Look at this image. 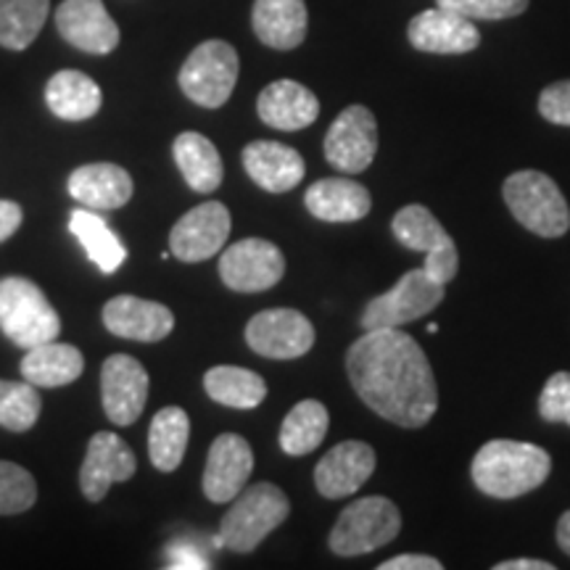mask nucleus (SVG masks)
I'll return each instance as SVG.
<instances>
[{"instance_id":"obj_20","label":"nucleus","mask_w":570,"mask_h":570,"mask_svg":"<svg viewBox=\"0 0 570 570\" xmlns=\"http://www.w3.org/2000/svg\"><path fill=\"white\" fill-rule=\"evenodd\" d=\"M104 325L109 333L140 344H156L173 333L175 315L169 306L138 296H114L104 306Z\"/></svg>"},{"instance_id":"obj_28","label":"nucleus","mask_w":570,"mask_h":570,"mask_svg":"<svg viewBox=\"0 0 570 570\" xmlns=\"http://www.w3.org/2000/svg\"><path fill=\"white\" fill-rule=\"evenodd\" d=\"M175 164L196 194H214L223 185L225 167L217 146L202 132H180L173 142Z\"/></svg>"},{"instance_id":"obj_13","label":"nucleus","mask_w":570,"mask_h":570,"mask_svg":"<svg viewBox=\"0 0 570 570\" xmlns=\"http://www.w3.org/2000/svg\"><path fill=\"white\" fill-rule=\"evenodd\" d=\"M377 154V122L367 106H348L325 135V159L344 175H360Z\"/></svg>"},{"instance_id":"obj_1","label":"nucleus","mask_w":570,"mask_h":570,"mask_svg":"<svg viewBox=\"0 0 570 570\" xmlns=\"http://www.w3.org/2000/svg\"><path fill=\"white\" fill-rule=\"evenodd\" d=\"M346 373L356 396L389 423L423 428L436 415L439 386L431 362L399 327L365 331L348 346Z\"/></svg>"},{"instance_id":"obj_43","label":"nucleus","mask_w":570,"mask_h":570,"mask_svg":"<svg viewBox=\"0 0 570 570\" xmlns=\"http://www.w3.org/2000/svg\"><path fill=\"white\" fill-rule=\"evenodd\" d=\"M558 544H560V550L570 558V510L562 512L558 520Z\"/></svg>"},{"instance_id":"obj_12","label":"nucleus","mask_w":570,"mask_h":570,"mask_svg":"<svg viewBox=\"0 0 570 570\" xmlns=\"http://www.w3.org/2000/svg\"><path fill=\"white\" fill-rule=\"evenodd\" d=\"M246 344L267 360H298L315 346V325L296 309H265L248 320Z\"/></svg>"},{"instance_id":"obj_38","label":"nucleus","mask_w":570,"mask_h":570,"mask_svg":"<svg viewBox=\"0 0 570 570\" xmlns=\"http://www.w3.org/2000/svg\"><path fill=\"white\" fill-rule=\"evenodd\" d=\"M539 114L547 122L570 127V80L554 82L541 90Z\"/></svg>"},{"instance_id":"obj_34","label":"nucleus","mask_w":570,"mask_h":570,"mask_svg":"<svg viewBox=\"0 0 570 570\" xmlns=\"http://www.w3.org/2000/svg\"><path fill=\"white\" fill-rule=\"evenodd\" d=\"M42 399L30 381H0V425L11 433H24L38 423Z\"/></svg>"},{"instance_id":"obj_9","label":"nucleus","mask_w":570,"mask_h":570,"mask_svg":"<svg viewBox=\"0 0 570 570\" xmlns=\"http://www.w3.org/2000/svg\"><path fill=\"white\" fill-rule=\"evenodd\" d=\"M238 53L230 42L206 40L188 56L180 69V90L204 109H219L238 82Z\"/></svg>"},{"instance_id":"obj_31","label":"nucleus","mask_w":570,"mask_h":570,"mask_svg":"<svg viewBox=\"0 0 570 570\" xmlns=\"http://www.w3.org/2000/svg\"><path fill=\"white\" fill-rule=\"evenodd\" d=\"M327 428H331V415L327 407L317 399H304L294 410L288 412L281 425V449L291 458H304L312 454L325 441Z\"/></svg>"},{"instance_id":"obj_17","label":"nucleus","mask_w":570,"mask_h":570,"mask_svg":"<svg viewBox=\"0 0 570 570\" xmlns=\"http://www.w3.org/2000/svg\"><path fill=\"white\" fill-rule=\"evenodd\" d=\"M56 27L69 46L85 53L106 56L119 46V27L104 0H63L56 11Z\"/></svg>"},{"instance_id":"obj_35","label":"nucleus","mask_w":570,"mask_h":570,"mask_svg":"<svg viewBox=\"0 0 570 570\" xmlns=\"http://www.w3.org/2000/svg\"><path fill=\"white\" fill-rule=\"evenodd\" d=\"M38 502V483L27 468L0 460V515H19Z\"/></svg>"},{"instance_id":"obj_42","label":"nucleus","mask_w":570,"mask_h":570,"mask_svg":"<svg viewBox=\"0 0 570 570\" xmlns=\"http://www.w3.org/2000/svg\"><path fill=\"white\" fill-rule=\"evenodd\" d=\"M494 570H554V566H552V562H547V560L518 558V560H504V562H497Z\"/></svg>"},{"instance_id":"obj_40","label":"nucleus","mask_w":570,"mask_h":570,"mask_svg":"<svg viewBox=\"0 0 570 570\" xmlns=\"http://www.w3.org/2000/svg\"><path fill=\"white\" fill-rule=\"evenodd\" d=\"M169 560H173V562H169V568H173V570H185V568L204 570V568H209V562L204 560V554L194 550V547L185 544V541H177V544L169 547Z\"/></svg>"},{"instance_id":"obj_24","label":"nucleus","mask_w":570,"mask_h":570,"mask_svg":"<svg viewBox=\"0 0 570 570\" xmlns=\"http://www.w3.org/2000/svg\"><path fill=\"white\" fill-rule=\"evenodd\" d=\"M306 209L323 223H360L373 209V196L362 183L346 177H323L309 185L304 196Z\"/></svg>"},{"instance_id":"obj_14","label":"nucleus","mask_w":570,"mask_h":570,"mask_svg":"<svg viewBox=\"0 0 570 570\" xmlns=\"http://www.w3.org/2000/svg\"><path fill=\"white\" fill-rule=\"evenodd\" d=\"M148 373L130 354H111L101 367V404L114 425H132L146 410Z\"/></svg>"},{"instance_id":"obj_6","label":"nucleus","mask_w":570,"mask_h":570,"mask_svg":"<svg viewBox=\"0 0 570 570\" xmlns=\"http://www.w3.org/2000/svg\"><path fill=\"white\" fill-rule=\"evenodd\" d=\"M402 531V512L386 497H362L341 512L333 525L331 550L338 558H360L391 544Z\"/></svg>"},{"instance_id":"obj_39","label":"nucleus","mask_w":570,"mask_h":570,"mask_svg":"<svg viewBox=\"0 0 570 570\" xmlns=\"http://www.w3.org/2000/svg\"><path fill=\"white\" fill-rule=\"evenodd\" d=\"M377 570H441V560L431 554H396V558L381 562Z\"/></svg>"},{"instance_id":"obj_25","label":"nucleus","mask_w":570,"mask_h":570,"mask_svg":"<svg viewBox=\"0 0 570 570\" xmlns=\"http://www.w3.org/2000/svg\"><path fill=\"white\" fill-rule=\"evenodd\" d=\"M256 38L275 51H294L306 38L309 13L304 0H256L252 11Z\"/></svg>"},{"instance_id":"obj_3","label":"nucleus","mask_w":570,"mask_h":570,"mask_svg":"<svg viewBox=\"0 0 570 570\" xmlns=\"http://www.w3.org/2000/svg\"><path fill=\"white\" fill-rule=\"evenodd\" d=\"M291 515V502L285 491L275 483H254L233 499L230 510L219 523L214 544L248 554Z\"/></svg>"},{"instance_id":"obj_23","label":"nucleus","mask_w":570,"mask_h":570,"mask_svg":"<svg viewBox=\"0 0 570 570\" xmlns=\"http://www.w3.org/2000/svg\"><path fill=\"white\" fill-rule=\"evenodd\" d=\"M69 196L80 202L85 209L109 212L119 209L132 198V177L125 167L111 161L85 164L69 175Z\"/></svg>"},{"instance_id":"obj_15","label":"nucleus","mask_w":570,"mask_h":570,"mask_svg":"<svg viewBox=\"0 0 570 570\" xmlns=\"http://www.w3.org/2000/svg\"><path fill=\"white\" fill-rule=\"evenodd\" d=\"M254 473L252 444L238 433H219L214 439L204 468V494L214 504L233 502Z\"/></svg>"},{"instance_id":"obj_26","label":"nucleus","mask_w":570,"mask_h":570,"mask_svg":"<svg viewBox=\"0 0 570 570\" xmlns=\"http://www.w3.org/2000/svg\"><path fill=\"white\" fill-rule=\"evenodd\" d=\"M46 104L59 119L67 122H85V119L96 117L104 104V92L92 77L82 71L63 69L46 85Z\"/></svg>"},{"instance_id":"obj_33","label":"nucleus","mask_w":570,"mask_h":570,"mask_svg":"<svg viewBox=\"0 0 570 570\" xmlns=\"http://www.w3.org/2000/svg\"><path fill=\"white\" fill-rule=\"evenodd\" d=\"M51 0H0V46L24 51L46 24Z\"/></svg>"},{"instance_id":"obj_19","label":"nucleus","mask_w":570,"mask_h":570,"mask_svg":"<svg viewBox=\"0 0 570 570\" xmlns=\"http://www.w3.org/2000/svg\"><path fill=\"white\" fill-rule=\"evenodd\" d=\"M375 449L365 441H341L317 462L315 487L325 499L352 497L375 473Z\"/></svg>"},{"instance_id":"obj_41","label":"nucleus","mask_w":570,"mask_h":570,"mask_svg":"<svg viewBox=\"0 0 570 570\" xmlns=\"http://www.w3.org/2000/svg\"><path fill=\"white\" fill-rule=\"evenodd\" d=\"M21 219H24L21 206L17 202H9V198H0V244L19 230Z\"/></svg>"},{"instance_id":"obj_7","label":"nucleus","mask_w":570,"mask_h":570,"mask_svg":"<svg viewBox=\"0 0 570 570\" xmlns=\"http://www.w3.org/2000/svg\"><path fill=\"white\" fill-rule=\"evenodd\" d=\"M391 230H394L399 244L412 248V252L425 254L423 269L431 281H436L441 285L454 281V275H458L460 269L458 246H454L452 235L444 230V225L433 217V212L428 209V206H402V209L394 214Z\"/></svg>"},{"instance_id":"obj_30","label":"nucleus","mask_w":570,"mask_h":570,"mask_svg":"<svg viewBox=\"0 0 570 570\" xmlns=\"http://www.w3.org/2000/svg\"><path fill=\"white\" fill-rule=\"evenodd\" d=\"M190 439V417L183 407H164L148 428V458L161 473L180 468Z\"/></svg>"},{"instance_id":"obj_5","label":"nucleus","mask_w":570,"mask_h":570,"mask_svg":"<svg viewBox=\"0 0 570 570\" xmlns=\"http://www.w3.org/2000/svg\"><path fill=\"white\" fill-rule=\"evenodd\" d=\"M0 327L17 346L32 348L59 338L61 317L40 285L13 275L0 281Z\"/></svg>"},{"instance_id":"obj_22","label":"nucleus","mask_w":570,"mask_h":570,"mask_svg":"<svg viewBox=\"0 0 570 570\" xmlns=\"http://www.w3.org/2000/svg\"><path fill=\"white\" fill-rule=\"evenodd\" d=\"M256 111H259L262 122L273 130L296 132L317 122L320 101L302 82L277 80L259 92Z\"/></svg>"},{"instance_id":"obj_37","label":"nucleus","mask_w":570,"mask_h":570,"mask_svg":"<svg viewBox=\"0 0 570 570\" xmlns=\"http://www.w3.org/2000/svg\"><path fill=\"white\" fill-rule=\"evenodd\" d=\"M539 415L547 423L570 425V373L560 370L544 383V391L539 396Z\"/></svg>"},{"instance_id":"obj_16","label":"nucleus","mask_w":570,"mask_h":570,"mask_svg":"<svg viewBox=\"0 0 570 570\" xmlns=\"http://www.w3.org/2000/svg\"><path fill=\"white\" fill-rule=\"evenodd\" d=\"M135 470H138V460H135L132 449L125 444V439L109 431L96 433L80 468L82 497H88L90 502H101L114 483L130 481Z\"/></svg>"},{"instance_id":"obj_27","label":"nucleus","mask_w":570,"mask_h":570,"mask_svg":"<svg viewBox=\"0 0 570 570\" xmlns=\"http://www.w3.org/2000/svg\"><path fill=\"white\" fill-rule=\"evenodd\" d=\"M85 370V356L77 346L48 341L32 346L21 360V375L38 389H59L75 383Z\"/></svg>"},{"instance_id":"obj_11","label":"nucleus","mask_w":570,"mask_h":570,"mask_svg":"<svg viewBox=\"0 0 570 570\" xmlns=\"http://www.w3.org/2000/svg\"><path fill=\"white\" fill-rule=\"evenodd\" d=\"M233 230L230 212L225 204L206 202L198 204L196 209L183 214L177 219L173 233H169V254L185 265L212 259L214 254L223 252Z\"/></svg>"},{"instance_id":"obj_21","label":"nucleus","mask_w":570,"mask_h":570,"mask_svg":"<svg viewBox=\"0 0 570 570\" xmlns=\"http://www.w3.org/2000/svg\"><path fill=\"white\" fill-rule=\"evenodd\" d=\"M244 167L267 194H288L304 180V159L296 148L277 140H254L244 148Z\"/></svg>"},{"instance_id":"obj_8","label":"nucleus","mask_w":570,"mask_h":570,"mask_svg":"<svg viewBox=\"0 0 570 570\" xmlns=\"http://www.w3.org/2000/svg\"><path fill=\"white\" fill-rule=\"evenodd\" d=\"M446 285L431 281L423 267L410 269L399 277L394 288L386 294L370 298L362 312V327L365 331H381V327H402L415 320L431 315L444 302Z\"/></svg>"},{"instance_id":"obj_18","label":"nucleus","mask_w":570,"mask_h":570,"mask_svg":"<svg viewBox=\"0 0 570 570\" xmlns=\"http://www.w3.org/2000/svg\"><path fill=\"white\" fill-rule=\"evenodd\" d=\"M410 46L423 53L439 56H460L470 53L481 46V32L473 21L460 17L449 9H428L420 11L407 27Z\"/></svg>"},{"instance_id":"obj_36","label":"nucleus","mask_w":570,"mask_h":570,"mask_svg":"<svg viewBox=\"0 0 570 570\" xmlns=\"http://www.w3.org/2000/svg\"><path fill=\"white\" fill-rule=\"evenodd\" d=\"M529 3L531 0H436V6H441V9L460 13V17H465L470 21H497L520 17L523 11H529Z\"/></svg>"},{"instance_id":"obj_2","label":"nucleus","mask_w":570,"mask_h":570,"mask_svg":"<svg viewBox=\"0 0 570 570\" xmlns=\"http://www.w3.org/2000/svg\"><path fill=\"white\" fill-rule=\"evenodd\" d=\"M552 458L529 441L494 439L475 452L470 475L487 497L518 499L550 479Z\"/></svg>"},{"instance_id":"obj_10","label":"nucleus","mask_w":570,"mask_h":570,"mask_svg":"<svg viewBox=\"0 0 570 570\" xmlns=\"http://www.w3.org/2000/svg\"><path fill=\"white\" fill-rule=\"evenodd\" d=\"M285 275V256L265 238H244L225 248L219 259V277L238 294H259L273 288Z\"/></svg>"},{"instance_id":"obj_29","label":"nucleus","mask_w":570,"mask_h":570,"mask_svg":"<svg viewBox=\"0 0 570 570\" xmlns=\"http://www.w3.org/2000/svg\"><path fill=\"white\" fill-rule=\"evenodd\" d=\"M204 389L212 402L230 410H254L259 407L267 396L265 377L254 373V370L235 365H217L206 370Z\"/></svg>"},{"instance_id":"obj_32","label":"nucleus","mask_w":570,"mask_h":570,"mask_svg":"<svg viewBox=\"0 0 570 570\" xmlns=\"http://www.w3.org/2000/svg\"><path fill=\"white\" fill-rule=\"evenodd\" d=\"M69 230L75 233V238L82 244L85 254L90 256V262L98 265L101 273H117L119 265L127 259V248L122 246V240L117 238V233L90 209L71 212Z\"/></svg>"},{"instance_id":"obj_4","label":"nucleus","mask_w":570,"mask_h":570,"mask_svg":"<svg viewBox=\"0 0 570 570\" xmlns=\"http://www.w3.org/2000/svg\"><path fill=\"white\" fill-rule=\"evenodd\" d=\"M508 209L525 230L539 238H560L570 227V206L550 175L537 169L510 175L502 185Z\"/></svg>"}]
</instances>
